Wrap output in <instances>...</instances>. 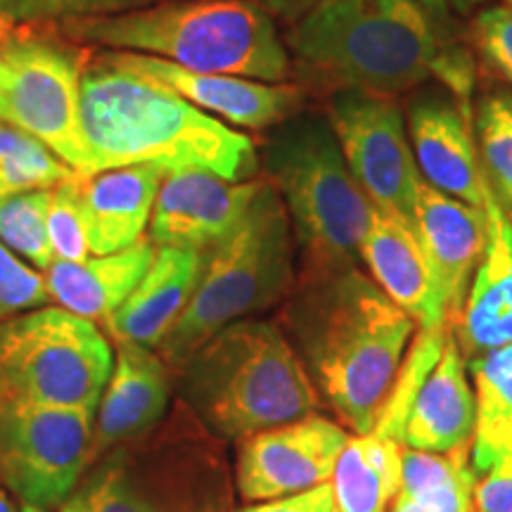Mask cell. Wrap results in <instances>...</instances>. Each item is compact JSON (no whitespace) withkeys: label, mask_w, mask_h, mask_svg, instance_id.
<instances>
[{"label":"cell","mask_w":512,"mask_h":512,"mask_svg":"<svg viewBox=\"0 0 512 512\" xmlns=\"http://www.w3.org/2000/svg\"><path fill=\"white\" fill-rule=\"evenodd\" d=\"M446 24L444 0H320L287 41L302 72L330 91L396 95L437 79L472 110L475 62Z\"/></svg>","instance_id":"obj_1"},{"label":"cell","mask_w":512,"mask_h":512,"mask_svg":"<svg viewBox=\"0 0 512 512\" xmlns=\"http://www.w3.org/2000/svg\"><path fill=\"white\" fill-rule=\"evenodd\" d=\"M287 328L318 396L354 434L375 430L418 323L358 268L304 275Z\"/></svg>","instance_id":"obj_2"},{"label":"cell","mask_w":512,"mask_h":512,"mask_svg":"<svg viewBox=\"0 0 512 512\" xmlns=\"http://www.w3.org/2000/svg\"><path fill=\"white\" fill-rule=\"evenodd\" d=\"M81 121L95 171L155 164L254 181V140L143 76L98 57L81 76Z\"/></svg>","instance_id":"obj_3"},{"label":"cell","mask_w":512,"mask_h":512,"mask_svg":"<svg viewBox=\"0 0 512 512\" xmlns=\"http://www.w3.org/2000/svg\"><path fill=\"white\" fill-rule=\"evenodd\" d=\"M67 31L202 74L285 83L292 72L273 17L254 0H164L119 15L67 19Z\"/></svg>","instance_id":"obj_4"},{"label":"cell","mask_w":512,"mask_h":512,"mask_svg":"<svg viewBox=\"0 0 512 512\" xmlns=\"http://www.w3.org/2000/svg\"><path fill=\"white\" fill-rule=\"evenodd\" d=\"M183 396L209 430L245 439L316 413L320 396L278 325L245 318L183 363Z\"/></svg>","instance_id":"obj_5"},{"label":"cell","mask_w":512,"mask_h":512,"mask_svg":"<svg viewBox=\"0 0 512 512\" xmlns=\"http://www.w3.org/2000/svg\"><path fill=\"white\" fill-rule=\"evenodd\" d=\"M264 169L290 216L304 275L358 268L373 204L351 176L330 119L299 112L278 124Z\"/></svg>","instance_id":"obj_6"},{"label":"cell","mask_w":512,"mask_h":512,"mask_svg":"<svg viewBox=\"0 0 512 512\" xmlns=\"http://www.w3.org/2000/svg\"><path fill=\"white\" fill-rule=\"evenodd\" d=\"M292 259L290 216L278 190L261 181L235 228L204 252L195 292L157 347L166 366L181 370L216 332L280 302L294 280Z\"/></svg>","instance_id":"obj_7"},{"label":"cell","mask_w":512,"mask_h":512,"mask_svg":"<svg viewBox=\"0 0 512 512\" xmlns=\"http://www.w3.org/2000/svg\"><path fill=\"white\" fill-rule=\"evenodd\" d=\"M112 366L98 325L62 306L0 318V403L95 411Z\"/></svg>","instance_id":"obj_8"},{"label":"cell","mask_w":512,"mask_h":512,"mask_svg":"<svg viewBox=\"0 0 512 512\" xmlns=\"http://www.w3.org/2000/svg\"><path fill=\"white\" fill-rule=\"evenodd\" d=\"M83 57L36 36L0 46V121L41 140L76 174H93L81 121Z\"/></svg>","instance_id":"obj_9"},{"label":"cell","mask_w":512,"mask_h":512,"mask_svg":"<svg viewBox=\"0 0 512 512\" xmlns=\"http://www.w3.org/2000/svg\"><path fill=\"white\" fill-rule=\"evenodd\" d=\"M95 411L0 403V486L34 508H60L91 467Z\"/></svg>","instance_id":"obj_10"},{"label":"cell","mask_w":512,"mask_h":512,"mask_svg":"<svg viewBox=\"0 0 512 512\" xmlns=\"http://www.w3.org/2000/svg\"><path fill=\"white\" fill-rule=\"evenodd\" d=\"M328 119L351 176L370 204L392 211L415 228V197L422 176L399 102L392 95L335 91Z\"/></svg>","instance_id":"obj_11"},{"label":"cell","mask_w":512,"mask_h":512,"mask_svg":"<svg viewBox=\"0 0 512 512\" xmlns=\"http://www.w3.org/2000/svg\"><path fill=\"white\" fill-rule=\"evenodd\" d=\"M349 434L323 415L304 418L240 439L235 482L247 503L273 501L328 484Z\"/></svg>","instance_id":"obj_12"},{"label":"cell","mask_w":512,"mask_h":512,"mask_svg":"<svg viewBox=\"0 0 512 512\" xmlns=\"http://www.w3.org/2000/svg\"><path fill=\"white\" fill-rule=\"evenodd\" d=\"M100 57L114 67L162 83L197 110L238 128L261 131V128L278 126L299 114V107H302V91L290 83L202 74L185 69L181 64L159 60V57L124 53V50H110V53H100Z\"/></svg>","instance_id":"obj_13"},{"label":"cell","mask_w":512,"mask_h":512,"mask_svg":"<svg viewBox=\"0 0 512 512\" xmlns=\"http://www.w3.org/2000/svg\"><path fill=\"white\" fill-rule=\"evenodd\" d=\"M408 138L422 181L446 195L484 209L489 185L475 143V114L446 88L427 91L411 102Z\"/></svg>","instance_id":"obj_14"},{"label":"cell","mask_w":512,"mask_h":512,"mask_svg":"<svg viewBox=\"0 0 512 512\" xmlns=\"http://www.w3.org/2000/svg\"><path fill=\"white\" fill-rule=\"evenodd\" d=\"M259 183H233L200 169L166 171L147 235L157 247L207 252L242 219Z\"/></svg>","instance_id":"obj_15"},{"label":"cell","mask_w":512,"mask_h":512,"mask_svg":"<svg viewBox=\"0 0 512 512\" xmlns=\"http://www.w3.org/2000/svg\"><path fill=\"white\" fill-rule=\"evenodd\" d=\"M169 406V366L143 344L117 339L114 366L93 425L91 463L112 448L143 437Z\"/></svg>","instance_id":"obj_16"},{"label":"cell","mask_w":512,"mask_h":512,"mask_svg":"<svg viewBox=\"0 0 512 512\" xmlns=\"http://www.w3.org/2000/svg\"><path fill=\"white\" fill-rule=\"evenodd\" d=\"M415 233L430 259L448 320L458 318L482 261L486 214L422 181L415 197Z\"/></svg>","instance_id":"obj_17"},{"label":"cell","mask_w":512,"mask_h":512,"mask_svg":"<svg viewBox=\"0 0 512 512\" xmlns=\"http://www.w3.org/2000/svg\"><path fill=\"white\" fill-rule=\"evenodd\" d=\"M361 259L380 290L411 316L418 328L451 325L430 259L418 233L401 216L373 207Z\"/></svg>","instance_id":"obj_18"},{"label":"cell","mask_w":512,"mask_h":512,"mask_svg":"<svg viewBox=\"0 0 512 512\" xmlns=\"http://www.w3.org/2000/svg\"><path fill=\"white\" fill-rule=\"evenodd\" d=\"M486 240L475 278L453 320L465 361H475L486 351L512 344V221L486 192Z\"/></svg>","instance_id":"obj_19"},{"label":"cell","mask_w":512,"mask_h":512,"mask_svg":"<svg viewBox=\"0 0 512 512\" xmlns=\"http://www.w3.org/2000/svg\"><path fill=\"white\" fill-rule=\"evenodd\" d=\"M477 399L467 377V361L456 337H448L432 373L415 396L403 430V446L427 453L472 451Z\"/></svg>","instance_id":"obj_20"},{"label":"cell","mask_w":512,"mask_h":512,"mask_svg":"<svg viewBox=\"0 0 512 512\" xmlns=\"http://www.w3.org/2000/svg\"><path fill=\"white\" fill-rule=\"evenodd\" d=\"M164 169L155 164L117 166L83 176L81 204L91 254H114L145 238Z\"/></svg>","instance_id":"obj_21"},{"label":"cell","mask_w":512,"mask_h":512,"mask_svg":"<svg viewBox=\"0 0 512 512\" xmlns=\"http://www.w3.org/2000/svg\"><path fill=\"white\" fill-rule=\"evenodd\" d=\"M204 252L181 247H157L140 283L126 302L105 320L114 339L157 349L188 306L202 273Z\"/></svg>","instance_id":"obj_22"},{"label":"cell","mask_w":512,"mask_h":512,"mask_svg":"<svg viewBox=\"0 0 512 512\" xmlns=\"http://www.w3.org/2000/svg\"><path fill=\"white\" fill-rule=\"evenodd\" d=\"M157 245L150 235L114 254H91L83 261L55 259L43 271L48 297L57 306L86 320H107L126 302L155 259Z\"/></svg>","instance_id":"obj_23"},{"label":"cell","mask_w":512,"mask_h":512,"mask_svg":"<svg viewBox=\"0 0 512 512\" xmlns=\"http://www.w3.org/2000/svg\"><path fill=\"white\" fill-rule=\"evenodd\" d=\"M399 441L382 434H356L339 453L332 472L337 512H389L401 486Z\"/></svg>","instance_id":"obj_24"},{"label":"cell","mask_w":512,"mask_h":512,"mask_svg":"<svg viewBox=\"0 0 512 512\" xmlns=\"http://www.w3.org/2000/svg\"><path fill=\"white\" fill-rule=\"evenodd\" d=\"M472 451L427 453L403 446L401 486L389 512H475Z\"/></svg>","instance_id":"obj_25"},{"label":"cell","mask_w":512,"mask_h":512,"mask_svg":"<svg viewBox=\"0 0 512 512\" xmlns=\"http://www.w3.org/2000/svg\"><path fill=\"white\" fill-rule=\"evenodd\" d=\"M475 377L477 430L472 465L477 475L512 453V344L467 361Z\"/></svg>","instance_id":"obj_26"},{"label":"cell","mask_w":512,"mask_h":512,"mask_svg":"<svg viewBox=\"0 0 512 512\" xmlns=\"http://www.w3.org/2000/svg\"><path fill=\"white\" fill-rule=\"evenodd\" d=\"M60 512H181L159 501L152 489L138 482L119 458L100 463L60 505Z\"/></svg>","instance_id":"obj_27"},{"label":"cell","mask_w":512,"mask_h":512,"mask_svg":"<svg viewBox=\"0 0 512 512\" xmlns=\"http://www.w3.org/2000/svg\"><path fill=\"white\" fill-rule=\"evenodd\" d=\"M475 136L484 181L512 221V93H489L479 100Z\"/></svg>","instance_id":"obj_28"},{"label":"cell","mask_w":512,"mask_h":512,"mask_svg":"<svg viewBox=\"0 0 512 512\" xmlns=\"http://www.w3.org/2000/svg\"><path fill=\"white\" fill-rule=\"evenodd\" d=\"M74 174L41 140L0 121V200L31 190H50Z\"/></svg>","instance_id":"obj_29"},{"label":"cell","mask_w":512,"mask_h":512,"mask_svg":"<svg viewBox=\"0 0 512 512\" xmlns=\"http://www.w3.org/2000/svg\"><path fill=\"white\" fill-rule=\"evenodd\" d=\"M453 325H434V328H418V335L411 339V347L403 358L399 375L389 392V399L384 403L380 418H377L375 434L399 441L403 446V430H406V420L411 415L413 401L418 396L425 377L432 373L444 351L448 337H451Z\"/></svg>","instance_id":"obj_30"},{"label":"cell","mask_w":512,"mask_h":512,"mask_svg":"<svg viewBox=\"0 0 512 512\" xmlns=\"http://www.w3.org/2000/svg\"><path fill=\"white\" fill-rule=\"evenodd\" d=\"M50 190H31L0 200V242L19 259L48 271L55 254L48 238Z\"/></svg>","instance_id":"obj_31"},{"label":"cell","mask_w":512,"mask_h":512,"mask_svg":"<svg viewBox=\"0 0 512 512\" xmlns=\"http://www.w3.org/2000/svg\"><path fill=\"white\" fill-rule=\"evenodd\" d=\"M48 238L55 259L83 261L91 256L81 204V181L74 174L55 188H50L48 204Z\"/></svg>","instance_id":"obj_32"},{"label":"cell","mask_w":512,"mask_h":512,"mask_svg":"<svg viewBox=\"0 0 512 512\" xmlns=\"http://www.w3.org/2000/svg\"><path fill=\"white\" fill-rule=\"evenodd\" d=\"M48 299L43 275L0 242V318L46 306Z\"/></svg>","instance_id":"obj_33"},{"label":"cell","mask_w":512,"mask_h":512,"mask_svg":"<svg viewBox=\"0 0 512 512\" xmlns=\"http://www.w3.org/2000/svg\"><path fill=\"white\" fill-rule=\"evenodd\" d=\"M475 46L482 60L512 86V8L491 5L475 19Z\"/></svg>","instance_id":"obj_34"},{"label":"cell","mask_w":512,"mask_h":512,"mask_svg":"<svg viewBox=\"0 0 512 512\" xmlns=\"http://www.w3.org/2000/svg\"><path fill=\"white\" fill-rule=\"evenodd\" d=\"M475 512H512V453L477 475Z\"/></svg>","instance_id":"obj_35"},{"label":"cell","mask_w":512,"mask_h":512,"mask_svg":"<svg viewBox=\"0 0 512 512\" xmlns=\"http://www.w3.org/2000/svg\"><path fill=\"white\" fill-rule=\"evenodd\" d=\"M238 512H337V505L332 496V484L328 482L302 494L252 503Z\"/></svg>","instance_id":"obj_36"},{"label":"cell","mask_w":512,"mask_h":512,"mask_svg":"<svg viewBox=\"0 0 512 512\" xmlns=\"http://www.w3.org/2000/svg\"><path fill=\"white\" fill-rule=\"evenodd\" d=\"M50 17L46 0H0V46L24 36L31 24Z\"/></svg>","instance_id":"obj_37"},{"label":"cell","mask_w":512,"mask_h":512,"mask_svg":"<svg viewBox=\"0 0 512 512\" xmlns=\"http://www.w3.org/2000/svg\"><path fill=\"white\" fill-rule=\"evenodd\" d=\"M50 17L81 19L100 15H119V12L147 8L159 0H46Z\"/></svg>","instance_id":"obj_38"},{"label":"cell","mask_w":512,"mask_h":512,"mask_svg":"<svg viewBox=\"0 0 512 512\" xmlns=\"http://www.w3.org/2000/svg\"><path fill=\"white\" fill-rule=\"evenodd\" d=\"M256 5H261L271 17L287 19V22H297L306 12L316 8L320 0H254Z\"/></svg>","instance_id":"obj_39"},{"label":"cell","mask_w":512,"mask_h":512,"mask_svg":"<svg viewBox=\"0 0 512 512\" xmlns=\"http://www.w3.org/2000/svg\"><path fill=\"white\" fill-rule=\"evenodd\" d=\"M444 3L448 5V8H453L458 12H470V10H475L477 5H482L484 0H444Z\"/></svg>","instance_id":"obj_40"},{"label":"cell","mask_w":512,"mask_h":512,"mask_svg":"<svg viewBox=\"0 0 512 512\" xmlns=\"http://www.w3.org/2000/svg\"><path fill=\"white\" fill-rule=\"evenodd\" d=\"M0 512H22V508L17 510V505L12 503V498L8 496V489L0 486Z\"/></svg>","instance_id":"obj_41"},{"label":"cell","mask_w":512,"mask_h":512,"mask_svg":"<svg viewBox=\"0 0 512 512\" xmlns=\"http://www.w3.org/2000/svg\"><path fill=\"white\" fill-rule=\"evenodd\" d=\"M22 512H46V510H41V508H34V505H27V503H22Z\"/></svg>","instance_id":"obj_42"},{"label":"cell","mask_w":512,"mask_h":512,"mask_svg":"<svg viewBox=\"0 0 512 512\" xmlns=\"http://www.w3.org/2000/svg\"><path fill=\"white\" fill-rule=\"evenodd\" d=\"M505 5H510V8H512V0H505Z\"/></svg>","instance_id":"obj_43"}]
</instances>
